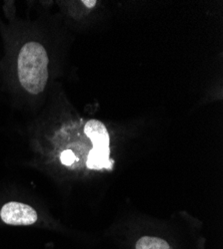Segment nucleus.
I'll return each mask as SVG.
<instances>
[{
    "label": "nucleus",
    "mask_w": 223,
    "mask_h": 249,
    "mask_svg": "<svg viewBox=\"0 0 223 249\" xmlns=\"http://www.w3.org/2000/svg\"><path fill=\"white\" fill-rule=\"evenodd\" d=\"M49 57L45 47L29 41L20 48L17 56V78L19 84L31 95L41 94L49 79Z\"/></svg>",
    "instance_id": "1"
},
{
    "label": "nucleus",
    "mask_w": 223,
    "mask_h": 249,
    "mask_svg": "<svg viewBox=\"0 0 223 249\" xmlns=\"http://www.w3.org/2000/svg\"><path fill=\"white\" fill-rule=\"evenodd\" d=\"M83 131L93 146L88 154L87 168L90 170H111L114 161L109 157V134L105 124L92 119L85 124Z\"/></svg>",
    "instance_id": "2"
},
{
    "label": "nucleus",
    "mask_w": 223,
    "mask_h": 249,
    "mask_svg": "<svg viewBox=\"0 0 223 249\" xmlns=\"http://www.w3.org/2000/svg\"><path fill=\"white\" fill-rule=\"evenodd\" d=\"M37 211L31 205L19 202L8 201L0 207V221L13 226H30L38 222Z\"/></svg>",
    "instance_id": "3"
},
{
    "label": "nucleus",
    "mask_w": 223,
    "mask_h": 249,
    "mask_svg": "<svg viewBox=\"0 0 223 249\" xmlns=\"http://www.w3.org/2000/svg\"><path fill=\"white\" fill-rule=\"evenodd\" d=\"M136 249H171L164 239L154 236H142L136 242Z\"/></svg>",
    "instance_id": "4"
},
{
    "label": "nucleus",
    "mask_w": 223,
    "mask_h": 249,
    "mask_svg": "<svg viewBox=\"0 0 223 249\" xmlns=\"http://www.w3.org/2000/svg\"><path fill=\"white\" fill-rule=\"evenodd\" d=\"M60 161H61L62 164L67 165V167H70V165L76 161V157L73 154L72 150H65L61 154H60Z\"/></svg>",
    "instance_id": "5"
},
{
    "label": "nucleus",
    "mask_w": 223,
    "mask_h": 249,
    "mask_svg": "<svg viewBox=\"0 0 223 249\" xmlns=\"http://www.w3.org/2000/svg\"><path fill=\"white\" fill-rule=\"evenodd\" d=\"M83 3L86 5V6H94L95 5V1H83Z\"/></svg>",
    "instance_id": "6"
}]
</instances>
